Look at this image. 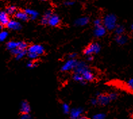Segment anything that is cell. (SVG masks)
Returning <instances> with one entry per match:
<instances>
[{
    "mask_svg": "<svg viewBox=\"0 0 133 119\" xmlns=\"http://www.w3.org/2000/svg\"><path fill=\"white\" fill-rule=\"evenodd\" d=\"M102 22H103V26L106 29V30H114L117 26L116 16L111 14L105 16Z\"/></svg>",
    "mask_w": 133,
    "mask_h": 119,
    "instance_id": "obj_1",
    "label": "cell"
},
{
    "mask_svg": "<svg viewBox=\"0 0 133 119\" xmlns=\"http://www.w3.org/2000/svg\"><path fill=\"white\" fill-rule=\"evenodd\" d=\"M101 50V45L97 43H92L84 49V54L86 55H92L97 54Z\"/></svg>",
    "mask_w": 133,
    "mask_h": 119,
    "instance_id": "obj_2",
    "label": "cell"
},
{
    "mask_svg": "<svg viewBox=\"0 0 133 119\" xmlns=\"http://www.w3.org/2000/svg\"><path fill=\"white\" fill-rule=\"evenodd\" d=\"M77 63L78 61L76 60V59H69L68 60L66 61L63 64L62 68H61V71H63V72H68V71L74 70L76 67Z\"/></svg>",
    "mask_w": 133,
    "mask_h": 119,
    "instance_id": "obj_3",
    "label": "cell"
},
{
    "mask_svg": "<svg viewBox=\"0 0 133 119\" xmlns=\"http://www.w3.org/2000/svg\"><path fill=\"white\" fill-rule=\"evenodd\" d=\"M27 49H28L27 52L29 53L36 54L39 56L43 54L44 52H45V48H44L43 46L41 45H39V44H34V45L29 46Z\"/></svg>",
    "mask_w": 133,
    "mask_h": 119,
    "instance_id": "obj_4",
    "label": "cell"
},
{
    "mask_svg": "<svg viewBox=\"0 0 133 119\" xmlns=\"http://www.w3.org/2000/svg\"><path fill=\"white\" fill-rule=\"evenodd\" d=\"M97 99L98 104L101 106H105L110 103V99L108 95L103 93H97Z\"/></svg>",
    "mask_w": 133,
    "mask_h": 119,
    "instance_id": "obj_5",
    "label": "cell"
},
{
    "mask_svg": "<svg viewBox=\"0 0 133 119\" xmlns=\"http://www.w3.org/2000/svg\"><path fill=\"white\" fill-rule=\"evenodd\" d=\"M83 113V109L82 108H74L70 111V116L71 119H78Z\"/></svg>",
    "mask_w": 133,
    "mask_h": 119,
    "instance_id": "obj_6",
    "label": "cell"
},
{
    "mask_svg": "<svg viewBox=\"0 0 133 119\" xmlns=\"http://www.w3.org/2000/svg\"><path fill=\"white\" fill-rule=\"evenodd\" d=\"M82 75V77H83V80L87 82V81H92V80H94L95 76L93 72L90 70L89 68L87 69L86 71H84V72L81 74Z\"/></svg>",
    "mask_w": 133,
    "mask_h": 119,
    "instance_id": "obj_7",
    "label": "cell"
},
{
    "mask_svg": "<svg viewBox=\"0 0 133 119\" xmlns=\"http://www.w3.org/2000/svg\"><path fill=\"white\" fill-rule=\"evenodd\" d=\"M88 68H89V67H88L85 62H78L76 67L74 69V71L75 73H78V74H81L84 71H86L87 69Z\"/></svg>",
    "mask_w": 133,
    "mask_h": 119,
    "instance_id": "obj_8",
    "label": "cell"
},
{
    "mask_svg": "<svg viewBox=\"0 0 133 119\" xmlns=\"http://www.w3.org/2000/svg\"><path fill=\"white\" fill-rule=\"evenodd\" d=\"M7 27L10 30H19L22 29L21 24L19 22L15 20H11L9 21V22L7 24Z\"/></svg>",
    "mask_w": 133,
    "mask_h": 119,
    "instance_id": "obj_9",
    "label": "cell"
},
{
    "mask_svg": "<svg viewBox=\"0 0 133 119\" xmlns=\"http://www.w3.org/2000/svg\"><path fill=\"white\" fill-rule=\"evenodd\" d=\"M60 24V18L56 14H51L48 21V24L51 27H57Z\"/></svg>",
    "mask_w": 133,
    "mask_h": 119,
    "instance_id": "obj_10",
    "label": "cell"
},
{
    "mask_svg": "<svg viewBox=\"0 0 133 119\" xmlns=\"http://www.w3.org/2000/svg\"><path fill=\"white\" fill-rule=\"evenodd\" d=\"M105 33H106V29L103 25L96 27L94 30V35L97 37H103L105 35Z\"/></svg>",
    "mask_w": 133,
    "mask_h": 119,
    "instance_id": "obj_11",
    "label": "cell"
},
{
    "mask_svg": "<svg viewBox=\"0 0 133 119\" xmlns=\"http://www.w3.org/2000/svg\"><path fill=\"white\" fill-rule=\"evenodd\" d=\"M20 112L22 114H29L30 112V106L26 101H23L20 105Z\"/></svg>",
    "mask_w": 133,
    "mask_h": 119,
    "instance_id": "obj_12",
    "label": "cell"
},
{
    "mask_svg": "<svg viewBox=\"0 0 133 119\" xmlns=\"http://www.w3.org/2000/svg\"><path fill=\"white\" fill-rule=\"evenodd\" d=\"M10 21L8 14L5 12H0V23L2 26H5L8 24Z\"/></svg>",
    "mask_w": 133,
    "mask_h": 119,
    "instance_id": "obj_13",
    "label": "cell"
},
{
    "mask_svg": "<svg viewBox=\"0 0 133 119\" xmlns=\"http://www.w3.org/2000/svg\"><path fill=\"white\" fill-rule=\"evenodd\" d=\"M15 17L22 21H26L29 20V16L24 11H17L15 14Z\"/></svg>",
    "mask_w": 133,
    "mask_h": 119,
    "instance_id": "obj_14",
    "label": "cell"
},
{
    "mask_svg": "<svg viewBox=\"0 0 133 119\" xmlns=\"http://www.w3.org/2000/svg\"><path fill=\"white\" fill-rule=\"evenodd\" d=\"M89 22V19L88 17H81L75 21V24L78 27H83L87 25Z\"/></svg>",
    "mask_w": 133,
    "mask_h": 119,
    "instance_id": "obj_15",
    "label": "cell"
},
{
    "mask_svg": "<svg viewBox=\"0 0 133 119\" xmlns=\"http://www.w3.org/2000/svg\"><path fill=\"white\" fill-rule=\"evenodd\" d=\"M24 12L26 13L29 18L32 19V20H35L39 15V13L36 10H32V9H26Z\"/></svg>",
    "mask_w": 133,
    "mask_h": 119,
    "instance_id": "obj_16",
    "label": "cell"
},
{
    "mask_svg": "<svg viewBox=\"0 0 133 119\" xmlns=\"http://www.w3.org/2000/svg\"><path fill=\"white\" fill-rule=\"evenodd\" d=\"M20 41H10L8 42L6 44V47L9 50H12L14 49L18 48L19 45H20Z\"/></svg>",
    "mask_w": 133,
    "mask_h": 119,
    "instance_id": "obj_17",
    "label": "cell"
},
{
    "mask_svg": "<svg viewBox=\"0 0 133 119\" xmlns=\"http://www.w3.org/2000/svg\"><path fill=\"white\" fill-rule=\"evenodd\" d=\"M116 41L119 45H124L128 41V37L127 36L121 35H117L116 37Z\"/></svg>",
    "mask_w": 133,
    "mask_h": 119,
    "instance_id": "obj_18",
    "label": "cell"
},
{
    "mask_svg": "<svg viewBox=\"0 0 133 119\" xmlns=\"http://www.w3.org/2000/svg\"><path fill=\"white\" fill-rule=\"evenodd\" d=\"M51 12L50 11H47V12L45 13V14L43 15V16L41 18V23L43 24H48V21H49V19L50 18V16H51Z\"/></svg>",
    "mask_w": 133,
    "mask_h": 119,
    "instance_id": "obj_19",
    "label": "cell"
},
{
    "mask_svg": "<svg viewBox=\"0 0 133 119\" xmlns=\"http://www.w3.org/2000/svg\"><path fill=\"white\" fill-rule=\"evenodd\" d=\"M72 78L75 81H77V82L81 83V84H83V85H85L86 82L83 80V77H82V75L80 74H78V73H75L74 72V74L72 76Z\"/></svg>",
    "mask_w": 133,
    "mask_h": 119,
    "instance_id": "obj_20",
    "label": "cell"
},
{
    "mask_svg": "<svg viewBox=\"0 0 133 119\" xmlns=\"http://www.w3.org/2000/svg\"><path fill=\"white\" fill-rule=\"evenodd\" d=\"M115 33L117 35H123L124 33V28L123 26H116V27L115 28Z\"/></svg>",
    "mask_w": 133,
    "mask_h": 119,
    "instance_id": "obj_21",
    "label": "cell"
},
{
    "mask_svg": "<svg viewBox=\"0 0 133 119\" xmlns=\"http://www.w3.org/2000/svg\"><path fill=\"white\" fill-rule=\"evenodd\" d=\"M17 12L16 8V7L13 6H9L6 10V13L8 14V15H12V14H15L16 12Z\"/></svg>",
    "mask_w": 133,
    "mask_h": 119,
    "instance_id": "obj_22",
    "label": "cell"
},
{
    "mask_svg": "<svg viewBox=\"0 0 133 119\" xmlns=\"http://www.w3.org/2000/svg\"><path fill=\"white\" fill-rule=\"evenodd\" d=\"M8 36V33L7 31H2L0 32V41H4Z\"/></svg>",
    "mask_w": 133,
    "mask_h": 119,
    "instance_id": "obj_23",
    "label": "cell"
},
{
    "mask_svg": "<svg viewBox=\"0 0 133 119\" xmlns=\"http://www.w3.org/2000/svg\"><path fill=\"white\" fill-rule=\"evenodd\" d=\"M27 54V51L26 50H22L21 51V52L19 53L18 54H17L16 55V60H20V59L23 58L24 56H25Z\"/></svg>",
    "mask_w": 133,
    "mask_h": 119,
    "instance_id": "obj_24",
    "label": "cell"
},
{
    "mask_svg": "<svg viewBox=\"0 0 133 119\" xmlns=\"http://www.w3.org/2000/svg\"><path fill=\"white\" fill-rule=\"evenodd\" d=\"M62 110L63 112H64L65 114H68L70 113V106L68 104H64L62 105Z\"/></svg>",
    "mask_w": 133,
    "mask_h": 119,
    "instance_id": "obj_25",
    "label": "cell"
},
{
    "mask_svg": "<svg viewBox=\"0 0 133 119\" xmlns=\"http://www.w3.org/2000/svg\"><path fill=\"white\" fill-rule=\"evenodd\" d=\"M127 86L129 90L133 91V78L130 79L129 80H128V81H127Z\"/></svg>",
    "mask_w": 133,
    "mask_h": 119,
    "instance_id": "obj_26",
    "label": "cell"
},
{
    "mask_svg": "<svg viewBox=\"0 0 133 119\" xmlns=\"http://www.w3.org/2000/svg\"><path fill=\"white\" fill-rule=\"evenodd\" d=\"M105 114L104 113H99L93 116L92 119H105Z\"/></svg>",
    "mask_w": 133,
    "mask_h": 119,
    "instance_id": "obj_27",
    "label": "cell"
},
{
    "mask_svg": "<svg viewBox=\"0 0 133 119\" xmlns=\"http://www.w3.org/2000/svg\"><path fill=\"white\" fill-rule=\"evenodd\" d=\"M38 64V63L35 62V61L30 60V62H29L27 63V67L30 68H33L36 67Z\"/></svg>",
    "mask_w": 133,
    "mask_h": 119,
    "instance_id": "obj_28",
    "label": "cell"
},
{
    "mask_svg": "<svg viewBox=\"0 0 133 119\" xmlns=\"http://www.w3.org/2000/svg\"><path fill=\"white\" fill-rule=\"evenodd\" d=\"M27 55H28V57H29L31 60H36L37 58L39 57V55H37V54H33V53H29V52H28Z\"/></svg>",
    "mask_w": 133,
    "mask_h": 119,
    "instance_id": "obj_29",
    "label": "cell"
},
{
    "mask_svg": "<svg viewBox=\"0 0 133 119\" xmlns=\"http://www.w3.org/2000/svg\"><path fill=\"white\" fill-rule=\"evenodd\" d=\"M108 96L110 97V101L115 100L117 98V97H118V94L116 93H111L108 95Z\"/></svg>",
    "mask_w": 133,
    "mask_h": 119,
    "instance_id": "obj_30",
    "label": "cell"
},
{
    "mask_svg": "<svg viewBox=\"0 0 133 119\" xmlns=\"http://www.w3.org/2000/svg\"><path fill=\"white\" fill-rule=\"evenodd\" d=\"M95 27H99V26L102 25V20L100 18H97L94 21Z\"/></svg>",
    "mask_w": 133,
    "mask_h": 119,
    "instance_id": "obj_31",
    "label": "cell"
},
{
    "mask_svg": "<svg viewBox=\"0 0 133 119\" xmlns=\"http://www.w3.org/2000/svg\"><path fill=\"white\" fill-rule=\"evenodd\" d=\"M20 119H32L29 114H22V115L20 116Z\"/></svg>",
    "mask_w": 133,
    "mask_h": 119,
    "instance_id": "obj_32",
    "label": "cell"
},
{
    "mask_svg": "<svg viewBox=\"0 0 133 119\" xmlns=\"http://www.w3.org/2000/svg\"><path fill=\"white\" fill-rule=\"evenodd\" d=\"M75 2L74 1H72V0H68L66 2H64V4L66 5H68V6H70V5H73L74 4Z\"/></svg>",
    "mask_w": 133,
    "mask_h": 119,
    "instance_id": "obj_33",
    "label": "cell"
},
{
    "mask_svg": "<svg viewBox=\"0 0 133 119\" xmlns=\"http://www.w3.org/2000/svg\"><path fill=\"white\" fill-rule=\"evenodd\" d=\"M77 56V54L76 53H73V54H70L68 55L69 59H76V57Z\"/></svg>",
    "mask_w": 133,
    "mask_h": 119,
    "instance_id": "obj_34",
    "label": "cell"
},
{
    "mask_svg": "<svg viewBox=\"0 0 133 119\" xmlns=\"http://www.w3.org/2000/svg\"><path fill=\"white\" fill-rule=\"evenodd\" d=\"M91 104H93V105H97V104H98L97 99V98H93V99H91Z\"/></svg>",
    "mask_w": 133,
    "mask_h": 119,
    "instance_id": "obj_35",
    "label": "cell"
},
{
    "mask_svg": "<svg viewBox=\"0 0 133 119\" xmlns=\"http://www.w3.org/2000/svg\"><path fill=\"white\" fill-rule=\"evenodd\" d=\"M87 60L89 61H91L93 60V55H88L87 57Z\"/></svg>",
    "mask_w": 133,
    "mask_h": 119,
    "instance_id": "obj_36",
    "label": "cell"
},
{
    "mask_svg": "<svg viewBox=\"0 0 133 119\" xmlns=\"http://www.w3.org/2000/svg\"><path fill=\"white\" fill-rule=\"evenodd\" d=\"M78 119H88V118L86 117H84V116H81Z\"/></svg>",
    "mask_w": 133,
    "mask_h": 119,
    "instance_id": "obj_37",
    "label": "cell"
},
{
    "mask_svg": "<svg viewBox=\"0 0 133 119\" xmlns=\"http://www.w3.org/2000/svg\"><path fill=\"white\" fill-rule=\"evenodd\" d=\"M2 28H3V26L2 25V24L0 23V29H2Z\"/></svg>",
    "mask_w": 133,
    "mask_h": 119,
    "instance_id": "obj_38",
    "label": "cell"
},
{
    "mask_svg": "<svg viewBox=\"0 0 133 119\" xmlns=\"http://www.w3.org/2000/svg\"><path fill=\"white\" fill-rule=\"evenodd\" d=\"M131 29H132V30L133 31V24H132L131 25Z\"/></svg>",
    "mask_w": 133,
    "mask_h": 119,
    "instance_id": "obj_39",
    "label": "cell"
},
{
    "mask_svg": "<svg viewBox=\"0 0 133 119\" xmlns=\"http://www.w3.org/2000/svg\"><path fill=\"white\" fill-rule=\"evenodd\" d=\"M44 1H46V0H44Z\"/></svg>",
    "mask_w": 133,
    "mask_h": 119,
    "instance_id": "obj_40",
    "label": "cell"
}]
</instances>
